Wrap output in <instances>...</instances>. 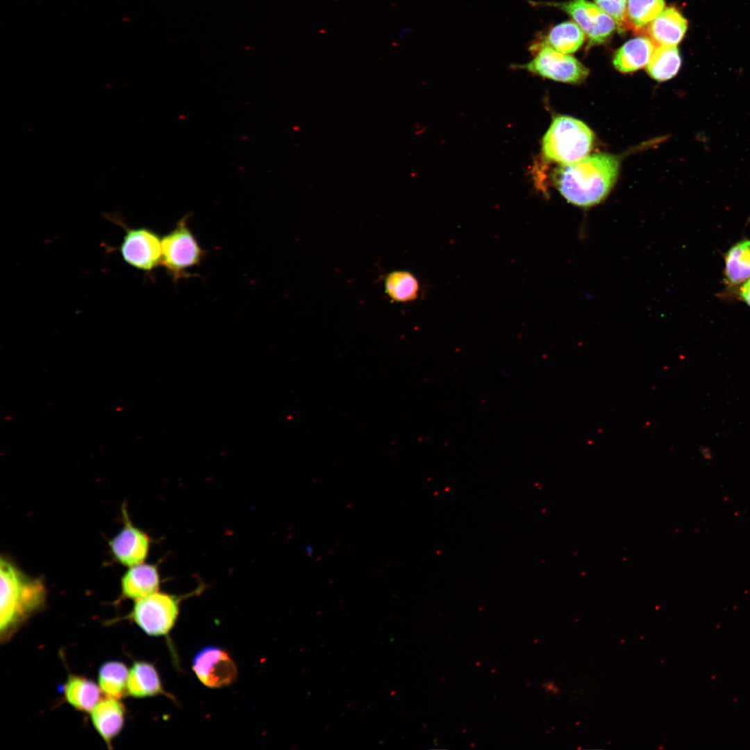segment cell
I'll return each mask as SVG.
<instances>
[{"label":"cell","instance_id":"obj_1","mask_svg":"<svg viewBox=\"0 0 750 750\" xmlns=\"http://www.w3.org/2000/svg\"><path fill=\"white\" fill-rule=\"evenodd\" d=\"M619 167L617 156L594 153L561 164L554 172L553 181L568 202L590 207L600 203L609 194L616 182Z\"/></svg>","mask_w":750,"mask_h":750},{"label":"cell","instance_id":"obj_2","mask_svg":"<svg viewBox=\"0 0 750 750\" xmlns=\"http://www.w3.org/2000/svg\"><path fill=\"white\" fill-rule=\"evenodd\" d=\"M0 636L6 642L22 624L44 606L46 589L41 579L26 576L1 558Z\"/></svg>","mask_w":750,"mask_h":750},{"label":"cell","instance_id":"obj_3","mask_svg":"<svg viewBox=\"0 0 750 750\" xmlns=\"http://www.w3.org/2000/svg\"><path fill=\"white\" fill-rule=\"evenodd\" d=\"M594 135L583 122L569 116L556 117L542 140V151L551 161L570 163L585 157Z\"/></svg>","mask_w":750,"mask_h":750},{"label":"cell","instance_id":"obj_4","mask_svg":"<svg viewBox=\"0 0 750 750\" xmlns=\"http://www.w3.org/2000/svg\"><path fill=\"white\" fill-rule=\"evenodd\" d=\"M188 215L183 217L162 238L161 265L174 282L189 277V269L199 266L206 256V251L188 226Z\"/></svg>","mask_w":750,"mask_h":750},{"label":"cell","instance_id":"obj_5","mask_svg":"<svg viewBox=\"0 0 750 750\" xmlns=\"http://www.w3.org/2000/svg\"><path fill=\"white\" fill-rule=\"evenodd\" d=\"M180 601L176 595L154 592L135 601L130 618L149 635H165L178 619Z\"/></svg>","mask_w":750,"mask_h":750},{"label":"cell","instance_id":"obj_6","mask_svg":"<svg viewBox=\"0 0 750 750\" xmlns=\"http://www.w3.org/2000/svg\"><path fill=\"white\" fill-rule=\"evenodd\" d=\"M533 52L535 56L531 61L516 67L544 78L569 83H581L589 74L588 69L574 57L549 47H542Z\"/></svg>","mask_w":750,"mask_h":750},{"label":"cell","instance_id":"obj_7","mask_svg":"<svg viewBox=\"0 0 750 750\" xmlns=\"http://www.w3.org/2000/svg\"><path fill=\"white\" fill-rule=\"evenodd\" d=\"M119 251L128 265L143 272H152L161 265L162 238L149 228H127Z\"/></svg>","mask_w":750,"mask_h":750},{"label":"cell","instance_id":"obj_8","mask_svg":"<svg viewBox=\"0 0 750 750\" xmlns=\"http://www.w3.org/2000/svg\"><path fill=\"white\" fill-rule=\"evenodd\" d=\"M567 13L588 35L590 45L604 42L617 28L615 20L598 6L587 0L548 2Z\"/></svg>","mask_w":750,"mask_h":750},{"label":"cell","instance_id":"obj_9","mask_svg":"<svg viewBox=\"0 0 750 750\" xmlns=\"http://www.w3.org/2000/svg\"><path fill=\"white\" fill-rule=\"evenodd\" d=\"M192 669L204 685L219 688L233 683L237 678V667L229 654L217 646L199 650L192 661Z\"/></svg>","mask_w":750,"mask_h":750},{"label":"cell","instance_id":"obj_10","mask_svg":"<svg viewBox=\"0 0 750 750\" xmlns=\"http://www.w3.org/2000/svg\"><path fill=\"white\" fill-rule=\"evenodd\" d=\"M123 512L124 526L108 544L115 559L130 567L144 562L149 553L150 542L148 535L131 523L125 509Z\"/></svg>","mask_w":750,"mask_h":750},{"label":"cell","instance_id":"obj_11","mask_svg":"<svg viewBox=\"0 0 750 750\" xmlns=\"http://www.w3.org/2000/svg\"><path fill=\"white\" fill-rule=\"evenodd\" d=\"M91 721L106 744L111 748L113 740L122 731L126 710L118 699L106 697L101 699L90 712Z\"/></svg>","mask_w":750,"mask_h":750},{"label":"cell","instance_id":"obj_12","mask_svg":"<svg viewBox=\"0 0 750 750\" xmlns=\"http://www.w3.org/2000/svg\"><path fill=\"white\" fill-rule=\"evenodd\" d=\"M160 576L156 565L140 563L126 572L121 580L123 597L138 600L158 591Z\"/></svg>","mask_w":750,"mask_h":750},{"label":"cell","instance_id":"obj_13","mask_svg":"<svg viewBox=\"0 0 750 750\" xmlns=\"http://www.w3.org/2000/svg\"><path fill=\"white\" fill-rule=\"evenodd\" d=\"M127 694L135 698L166 694L156 667L147 661H136L129 670Z\"/></svg>","mask_w":750,"mask_h":750},{"label":"cell","instance_id":"obj_14","mask_svg":"<svg viewBox=\"0 0 750 750\" xmlns=\"http://www.w3.org/2000/svg\"><path fill=\"white\" fill-rule=\"evenodd\" d=\"M688 28V21L675 8L662 10L651 22L650 35L658 44L676 46L683 38Z\"/></svg>","mask_w":750,"mask_h":750},{"label":"cell","instance_id":"obj_15","mask_svg":"<svg viewBox=\"0 0 750 750\" xmlns=\"http://www.w3.org/2000/svg\"><path fill=\"white\" fill-rule=\"evenodd\" d=\"M66 701L78 711L91 712L101 700V690L94 681L83 676H68L63 688Z\"/></svg>","mask_w":750,"mask_h":750},{"label":"cell","instance_id":"obj_16","mask_svg":"<svg viewBox=\"0 0 750 750\" xmlns=\"http://www.w3.org/2000/svg\"><path fill=\"white\" fill-rule=\"evenodd\" d=\"M655 48L653 42L648 38L631 39L615 53L613 65L621 72L636 71L647 65Z\"/></svg>","mask_w":750,"mask_h":750},{"label":"cell","instance_id":"obj_17","mask_svg":"<svg viewBox=\"0 0 750 750\" xmlns=\"http://www.w3.org/2000/svg\"><path fill=\"white\" fill-rule=\"evenodd\" d=\"M585 40V33L576 24L564 22L553 26L540 42L531 46L530 50L549 47L560 53L567 54L577 51Z\"/></svg>","mask_w":750,"mask_h":750},{"label":"cell","instance_id":"obj_18","mask_svg":"<svg viewBox=\"0 0 750 750\" xmlns=\"http://www.w3.org/2000/svg\"><path fill=\"white\" fill-rule=\"evenodd\" d=\"M681 65V58L676 46L660 45L655 48L647 65V71L655 80L664 81L673 78Z\"/></svg>","mask_w":750,"mask_h":750},{"label":"cell","instance_id":"obj_19","mask_svg":"<svg viewBox=\"0 0 750 750\" xmlns=\"http://www.w3.org/2000/svg\"><path fill=\"white\" fill-rule=\"evenodd\" d=\"M129 670L119 661H108L101 665L98 673L99 685L106 697L120 699L127 693Z\"/></svg>","mask_w":750,"mask_h":750},{"label":"cell","instance_id":"obj_20","mask_svg":"<svg viewBox=\"0 0 750 750\" xmlns=\"http://www.w3.org/2000/svg\"><path fill=\"white\" fill-rule=\"evenodd\" d=\"M725 272L731 284L740 283L750 277V240L739 242L728 251Z\"/></svg>","mask_w":750,"mask_h":750},{"label":"cell","instance_id":"obj_21","mask_svg":"<svg viewBox=\"0 0 750 750\" xmlns=\"http://www.w3.org/2000/svg\"><path fill=\"white\" fill-rule=\"evenodd\" d=\"M389 296L397 301H408L417 297L419 285L415 277L408 272H394L385 280Z\"/></svg>","mask_w":750,"mask_h":750},{"label":"cell","instance_id":"obj_22","mask_svg":"<svg viewBox=\"0 0 750 750\" xmlns=\"http://www.w3.org/2000/svg\"><path fill=\"white\" fill-rule=\"evenodd\" d=\"M665 8V0H628L627 20L636 28L652 22Z\"/></svg>","mask_w":750,"mask_h":750},{"label":"cell","instance_id":"obj_23","mask_svg":"<svg viewBox=\"0 0 750 750\" xmlns=\"http://www.w3.org/2000/svg\"><path fill=\"white\" fill-rule=\"evenodd\" d=\"M597 5L613 18L615 21L621 23L626 17V6L627 0H594Z\"/></svg>","mask_w":750,"mask_h":750},{"label":"cell","instance_id":"obj_24","mask_svg":"<svg viewBox=\"0 0 750 750\" xmlns=\"http://www.w3.org/2000/svg\"><path fill=\"white\" fill-rule=\"evenodd\" d=\"M740 294L747 304L750 306V279L740 288Z\"/></svg>","mask_w":750,"mask_h":750},{"label":"cell","instance_id":"obj_25","mask_svg":"<svg viewBox=\"0 0 750 750\" xmlns=\"http://www.w3.org/2000/svg\"><path fill=\"white\" fill-rule=\"evenodd\" d=\"M543 688L547 692L552 694H557L560 691L559 688L553 682H547L544 683Z\"/></svg>","mask_w":750,"mask_h":750}]
</instances>
